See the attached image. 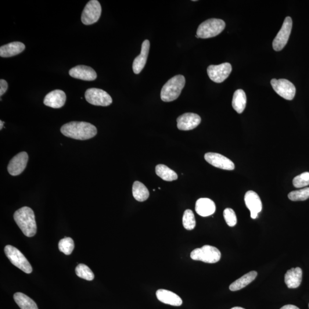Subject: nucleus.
Masks as SVG:
<instances>
[{"mask_svg":"<svg viewBox=\"0 0 309 309\" xmlns=\"http://www.w3.org/2000/svg\"><path fill=\"white\" fill-rule=\"evenodd\" d=\"M204 159L208 163L215 167L226 170H234L235 165L232 161L221 154L208 153L204 155Z\"/></svg>","mask_w":309,"mask_h":309,"instance_id":"obj_12","label":"nucleus"},{"mask_svg":"<svg viewBox=\"0 0 309 309\" xmlns=\"http://www.w3.org/2000/svg\"><path fill=\"white\" fill-rule=\"evenodd\" d=\"M232 71V65L229 63L221 64L211 65L207 68L208 77L212 81L221 83L228 78Z\"/></svg>","mask_w":309,"mask_h":309,"instance_id":"obj_11","label":"nucleus"},{"mask_svg":"<svg viewBox=\"0 0 309 309\" xmlns=\"http://www.w3.org/2000/svg\"><path fill=\"white\" fill-rule=\"evenodd\" d=\"M231 309H245L244 308H242L241 307H234V308H232Z\"/></svg>","mask_w":309,"mask_h":309,"instance_id":"obj_37","label":"nucleus"},{"mask_svg":"<svg viewBox=\"0 0 309 309\" xmlns=\"http://www.w3.org/2000/svg\"><path fill=\"white\" fill-rule=\"evenodd\" d=\"M132 193L134 198L139 202H144L149 198L150 193L145 185L139 181L134 182L132 187Z\"/></svg>","mask_w":309,"mask_h":309,"instance_id":"obj_26","label":"nucleus"},{"mask_svg":"<svg viewBox=\"0 0 309 309\" xmlns=\"http://www.w3.org/2000/svg\"></svg>","mask_w":309,"mask_h":309,"instance_id":"obj_38","label":"nucleus"},{"mask_svg":"<svg viewBox=\"0 0 309 309\" xmlns=\"http://www.w3.org/2000/svg\"><path fill=\"white\" fill-rule=\"evenodd\" d=\"M26 46L21 42H13L2 45L0 48V56L10 57L14 56L24 51Z\"/></svg>","mask_w":309,"mask_h":309,"instance_id":"obj_22","label":"nucleus"},{"mask_svg":"<svg viewBox=\"0 0 309 309\" xmlns=\"http://www.w3.org/2000/svg\"><path fill=\"white\" fill-rule=\"evenodd\" d=\"M69 74L71 77L85 81H93L97 78L95 70L85 66L75 67L70 71Z\"/></svg>","mask_w":309,"mask_h":309,"instance_id":"obj_17","label":"nucleus"},{"mask_svg":"<svg viewBox=\"0 0 309 309\" xmlns=\"http://www.w3.org/2000/svg\"><path fill=\"white\" fill-rule=\"evenodd\" d=\"M66 95L64 91L56 89L45 96L44 104L53 109H60L66 103Z\"/></svg>","mask_w":309,"mask_h":309,"instance_id":"obj_16","label":"nucleus"},{"mask_svg":"<svg viewBox=\"0 0 309 309\" xmlns=\"http://www.w3.org/2000/svg\"><path fill=\"white\" fill-rule=\"evenodd\" d=\"M183 225L188 231H192L196 226L195 216L191 210H186L183 216Z\"/></svg>","mask_w":309,"mask_h":309,"instance_id":"obj_30","label":"nucleus"},{"mask_svg":"<svg viewBox=\"0 0 309 309\" xmlns=\"http://www.w3.org/2000/svg\"><path fill=\"white\" fill-rule=\"evenodd\" d=\"M3 124H4V122L2 120L0 121V129H1V130L3 127Z\"/></svg>","mask_w":309,"mask_h":309,"instance_id":"obj_36","label":"nucleus"},{"mask_svg":"<svg viewBox=\"0 0 309 309\" xmlns=\"http://www.w3.org/2000/svg\"><path fill=\"white\" fill-rule=\"evenodd\" d=\"M102 14V6L97 0L89 1L82 11L81 21L86 26L97 22Z\"/></svg>","mask_w":309,"mask_h":309,"instance_id":"obj_7","label":"nucleus"},{"mask_svg":"<svg viewBox=\"0 0 309 309\" xmlns=\"http://www.w3.org/2000/svg\"><path fill=\"white\" fill-rule=\"evenodd\" d=\"M247 103L246 93L242 89H238L233 93L232 106L238 114H242L245 110Z\"/></svg>","mask_w":309,"mask_h":309,"instance_id":"obj_24","label":"nucleus"},{"mask_svg":"<svg viewBox=\"0 0 309 309\" xmlns=\"http://www.w3.org/2000/svg\"><path fill=\"white\" fill-rule=\"evenodd\" d=\"M273 89L280 96L286 100H292L295 96L296 89L295 86L286 79L273 78L271 80Z\"/></svg>","mask_w":309,"mask_h":309,"instance_id":"obj_9","label":"nucleus"},{"mask_svg":"<svg viewBox=\"0 0 309 309\" xmlns=\"http://www.w3.org/2000/svg\"><path fill=\"white\" fill-rule=\"evenodd\" d=\"M13 217L25 235L32 237L36 235L37 225L34 212L32 208L28 207L21 208L14 213Z\"/></svg>","mask_w":309,"mask_h":309,"instance_id":"obj_2","label":"nucleus"},{"mask_svg":"<svg viewBox=\"0 0 309 309\" xmlns=\"http://www.w3.org/2000/svg\"><path fill=\"white\" fill-rule=\"evenodd\" d=\"M246 207L250 211L251 218L256 219L262 209V203L260 196L253 191L247 192L245 195Z\"/></svg>","mask_w":309,"mask_h":309,"instance_id":"obj_15","label":"nucleus"},{"mask_svg":"<svg viewBox=\"0 0 309 309\" xmlns=\"http://www.w3.org/2000/svg\"><path fill=\"white\" fill-rule=\"evenodd\" d=\"M86 100L92 105L107 107L113 103V99L107 92L98 88H89L85 93Z\"/></svg>","mask_w":309,"mask_h":309,"instance_id":"obj_8","label":"nucleus"},{"mask_svg":"<svg viewBox=\"0 0 309 309\" xmlns=\"http://www.w3.org/2000/svg\"><path fill=\"white\" fill-rule=\"evenodd\" d=\"M293 184L296 188H304L309 185V172H306L294 178Z\"/></svg>","mask_w":309,"mask_h":309,"instance_id":"obj_32","label":"nucleus"},{"mask_svg":"<svg viewBox=\"0 0 309 309\" xmlns=\"http://www.w3.org/2000/svg\"><path fill=\"white\" fill-rule=\"evenodd\" d=\"M226 24L221 19H211L204 21L197 28L196 38L208 39L217 37L224 30Z\"/></svg>","mask_w":309,"mask_h":309,"instance_id":"obj_4","label":"nucleus"},{"mask_svg":"<svg viewBox=\"0 0 309 309\" xmlns=\"http://www.w3.org/2000/svg\"><path fill=\"white\" fill-rule=\"evenodd\" d=\"M216 206L213 200L208 198H200L196 201L195 211L201 217H206L213 215Z\"/></svg>","mask_w":309,"mask_h":309,"instance_id":"obj_20","label":"nucleus"},{"mask_svg":"<svg viewBox=\"0 0 309 309\" xmlns=\"http://www.w3.org/2000/svg\"><path fill=\"white\" fill-rule=\"evenodd\" d=\"M288 197L292 201H304L309 198V188L296 190L289 193Z\"/></svg>","mask_w":309,"mask_h":309,"instance_id":"obj_31","label":"nucleus"},{"mask_svg":"<svg viewBox=\"0 0 309 309\" xmlns=\"http://www.w3.org/2000/svg\"><path fill=\"white\" fill-rule=\"evenodd\" d=\"M293 27V21L290 17H286L284 20L281 30L274 38L272 42V47L275 51H280L289 40L291 31Z\"/></svg>","mask_w":309,"mask_h":309,"instance_id":"obj_10","label":"nucleus"},{"mask_svg":"<svg viewBox=\"0 0 309 309\" xmlns=\"http://www.w3.org/2000/svg\"><path fill=\"white\" fill-rule=\"evenodd\" d=\"M75 248L74 241L70 237H64L59 243V249L64 254L69 256L73 253Z\"/></svg>","mask_w":309,"mask_h":309,"instance_id":"obj_28","label":"nucleus"},{"mask_svg":"<svg viewBox=\"0 0 309 309\" xmlns=\"http://www.w3.org/2000/svg\"><path fill=\"white\" fill-rule=\"evenodd\" d=\"M4 252L11 263L27 274L32 272V267L27 259L17 248L11 245L5 247Z\"/></svg>","mask_w":309,"mask_h":309,"instance_id":"obj_6","label":"nucleus"},{"mask_svg":"<svg viewBox=\"0 0 309 309\" xmlns=\"http://www.w3.org/2000/svg\"><path fill=\"white\" fill-rule=\"evenodd\" d=\"M28 161V154L26 152H21L14 156L8 166L9 173L12 176H17L26 169Z\"/></svg>","mask_w":309,"mask_h":309,"instance_id":"obj_13","label":"nucleus"},{"mask_svg":"<svg viewBox=\"0 0 309 309\" xmlns=\"http://www.w3.org/2000/svg\"><path fill=\"white\" fill-rule=\"evenodd\" d=\"M8 83L7 82L3 80V79H1L0 80V96H2L8 89Z\"/></svg>","mask_w":309,"mask_h":309,"instance_id":"obj_34","label":"nucleus"},{"mask_svg":"<svg viewBox=\"0 0 309 309\" xmlns=\"http://www.w3.org/2000/svg\"><path fill=\"white\" fill-rule=\"evenodd\" d=\"M201 118L196 114L186 113L177 118V127L182 131H189L200 124Z\"/></svg>","mask_w":309,"mask_h":309,"instance_id":"obj_14","label":"nucleus"},{"mask_svg":"<svg viewBox=\"0 0 309 309\" xmlns=\"http://www.w3.org/2000/svg\"><path fill=\"white\" fill-rule=\"evenodd\" d=\"M77 275L82 279L87 280V281H92L95 278V275L87 265L84 264H79L75 269Z\"/></svg>","mask_w":309,"mask_h":309,"instance_id":"obj_29","label":"nucleus"},{"mask_svg":"<svg viewBox=\"0 0 309 309\" xmlns=\"http://www.w3.org/2000/svg\"><path fill=\"white\" fill-rule=\"evenodd\" d=\"M257 276V272L252 271L247 273L240 278L236 280L235 281L232 283L229 287L230 290L232 292H235L244 288L251 282H252Z\"/></svg>","mask_w":309,"mask_h":309,"instance_id":"obj_23","label":"nucleus"},{"mask_svg":"<svg viewBox=\"0 0 309 309\" xmlns=\"http://www.w3.org/2000/svg\"><path fill=\"white\" fill-rule=\"evenodd\" d=\"M61 132L67 137L84 141L97 134V128L91 123L84 121H71L63 125Z\"/></svg>","mask_w":309,"mask_h":309,"instance_id":"obj_1","label":"nucleus"},{"mask_svg":"<svg viewBox=\"0 0 309 309\" xmlns=\"http://www.w3.org/2000/svg\"><path fill=\"white\" fill-rule=\"evenodd\" d=\"M150 47V42L148 39H146L143 42L141 54L136 57L133 63L132 69L135 74L141 73L145 67L148 58Z\"/></svg>","mask_w":309,"mask_h":309,"instance_id":"obj_18","label":"nucleus"},{"mask_svg":"<svg viewBox=\"0 0 309 309\" xmlns=\"http://www.w3.org/2000/svg\"><path fill=\"white\" fill-rule=\"evenodd\" d=\"M156 296L157 300L161 303L171 306L180 307L183 304L182 298L170 290L159 289L156 291Z\"/></svg>","mask_w":309,"mask_h":309,"instance_id":"obj_19","label":"nucleus"},{"mask_svg":"<svg viewBox=\"0 0 309 309\" xmlns=\"http://www.w3.org/2000/svg\"><path fill=\"white\" fill-rule=\"evenodd\" d=\"M190 257L193 260L202 261L208 264H215L221 260V253L215 247L204 245L193 250L190 254Z\"/></svg>","mask_w":309,"mask_h":309,"instance_id":"obj_5","label":"nucleus"},{"mask_svg":"<svg viewBox=\"0 0 309 309\" xmlns=\"http://www.w3.org/2000/svg\"><path fill=\"white\" fill-rule=\"evenodd\" d=\"M303 280V270L300 268H292L285 275L286 285L290 289H296L301 285Z\"/></svg>","mask_w":309,"mask_h":309,"instance_id":"obj_21","label":"nucleus"},{"mask_svg":"<svg viewBox=\"0 0 309 309\" xmlns=\"http://www.w3.org/2000/svg\"><path fill=\"white\" fill-rule=\"evenodd\" d=\"M13 297L21 309H38L35 302L26 294L18 292L14 294Z\"/></svg>","mask_w":309,"mask_h":309,"instance_id":"obj_25","label":"nucleus"},{"mask_svg":"<svg viewBox=\"0 0 309 309\" xmlns=\"http://www.w3.org/2000/svg\"><path fill=\"white\" fill-rule=\"evenodd\" d=\"M280 309H300L296 306H294V305H285V306L282 307Z\"/></svg>","mask_w":309,"mask_h":309,"instance_id":"obj_35","label":"nucleus"},{"mask_svg":"<svg viewBox=\"0 0 309 309\" xmlns=\"http://www.w3.org/2000/svg\"><path fill=\"white\" fill-rule=\"evenodd\" d=\"M156 174L163 180L171 182L178 179V175L176 172L163 164H159L155 168Z\"/></svg>","mask_w":309,"mask_h":309,"instance_id":"obj_27","label":"nucleus"},{"mask_svg":"<svg viewBox=\"0 0 309 309\" xmlns=\"http://www.w3.org/2000/svg\"><path fill=\"white\" fill-rule=\"evenodd\" d=\"M186 83L183 75H177L169 80L161 89V99L164 102L174 101L180 96Z\"/></svg>","mask_w":309,"mask_h":309,"instance_id":"obj_3","label":"nucleus"},{"mask_svg":"<svg viewBox=\"0 0 309 309\" xmlns=\"http://www.w3.org/2000/svg\"><path fill=\"white\" fill-rule=\"evenodd\" d=\"M224 217L225 219L226 224L230 227H233L237 223V218L235 211L232 208H226L224 212Z\"/></svg>","mask_w":309,"mask_h":309,"instance_id":"obj_33","label":"nucleus"}]
</instances>
